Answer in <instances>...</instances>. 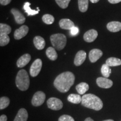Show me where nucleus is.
Here are the masks:
<instances>
[{
    "label": "nucleus",
    "instance_id": "412c9836",
    "mask_svg": "<svg viewBox=\"0 0 121 121\" xmlns=\"http://www.w3.org/2000/svg\"><path fill=\"white\" fill-rule=\"evenodd\" d=\"M105 64H107L109 67L120 66L121 65V60L115 57H110L106 60Z\"/></svg>",
    "mask_w": 121,
    "mask_h": 121
},
{
    "label": "nucleus",
    "instance_id": "bb28decb",
    "mask_svg": "<svg viewBox=\"0 0 121 121\" xmlns=\"http://www.w3.org/2000/svg\"><path fill=\"white\" fill-rule=\"evenodd\" d=\"M10 100L9 98L3 96L0 98V109L2 110L7 108L10 104Z\"/></svg>",
    "mask_w": 121,
    "mask_h": 121
},
{
    "label": "nucleus",
    "instance_id": "b1692460",
    "mask_svg": "<svg viewBox=\"0 0 121 121\" xmlns=\"http://www.w3.org/2000/svg\"><path fill=\"white\" fill-rule=\"evenodd\" d=\"M78 9L82 13H85L88 9L89 0H78Z\"/></svg>",
    "mask_w": 121,
    "mask_h": 121
},
{
    "label": "nucleus",
    "instance_id": "9b49d317",
    "mask_svg": "<svg viewBox=\"0 0 121 121\" xmlns=\"http://www.w3.org/2000/svg\"><path fill=\"white\" fill-rule=\"evenodd\" d=\"M103 56V52L99 49H93L89 53V60L91 63H94L101 58Z\"/></svg>",
    "mask_w": 121,
    "mask_h": 121
},
{
    "label": "nucleus",
    "instance_id": "7ed1b4c3",
    "mask_svg": "<svg viewBox=\"0 0 121 121\" xmlns=\"http://www.w3.org/2000/svg\"><path fill=\"white\" fill-rule=\"evenodd\" d=\"M16 86L19 90L26 91L28 89L30 85V79L28 72L25 69L20 70L16 76L15 80Z\"/></svg>",
    "mask_w": 121,
    "mask_h": 121
},
{
    "label": "nucleus",
    "instance_id": "cd10ccee",
    "mask_svg": "<svg viewBox=\"0 0 121 121\" xmlns=\"http://www.w3.org/2000/svg\"><path fill=\"white\" fill-rule=\"evenodd\" d=\"M42 20L46 24L51 25L54 22V17L50 14H45L42 17Z\"/></svg>",
    "mask_w": 121,
    "mask_h": 121
},
{
    "label": "nucleus",
    "instance_id": "72a5a7b5",
    "mask_svg": "<svg viewBox=\"0 0 121 121\" xmlns=\"http://www.w3.org/2000/svg\"><path fill=\"white\" fill-rule=\"evenodd\" d=\"M7 117L6 115L3 114L1 115V117H0V121H7Z\"/></svg>",
    "mask_w": 121,
    "mask_h": 121
},
{
    "label": "nucleus",
    "instance_id": "c9c22d12",
    "mask_svg": "<svg viewBox=\"0 0 121 121\" xmlns=\"http://www.w3.org/2000/svg\"><path fill=\"white\" fill-rule=\"evenodd\" d=\"M85 121H94L92 118H91L88 117V118H87L85 119Z\"/></svg>",
    "mask_w": 121,
    "mask_h": 121
},
{
    "label": "nucleus",
    "instance_id": "423d86ee",
    "mask_svg": "<svg viewBox=\"0 0 121 121\" xmlns=\"http://www.w3.org/2000/svg\"><path fill=\"white\" fill-rule=\"evenodd\" d=\"M48 107L53 110H59L63 107V103L58 98H51L47 102Z\"/></svg>",
    "mask_w": 121,
    "mask_h": 121
},
{
    "label": "nucleus",
    "instance_id": "4468645a",
    "mask_svg": "<svg viewBox=\"0 0 121 121\" xmlns=\"http://www.w3.org/2000/svg\"><path fill=\"white\" fill-rule=\"evenodd\" d=\"M30 60H31V56H30V54L28 53L25 54L18 59L16 64H17L18 67H24L29 62Z\"/></svg>",
    "mask_w": 121,
    "mask_h": 121
},
{
    "label": "nucleus",
    "instance_id": "39448f33",
    "mask_svg": "<svg viewBox=\"0 0 121 121\" xmlns=\"http://www.w3.org/2000/svg\"><path fill=\"white\" fill-rule=\"evenodd\" d=\"M45 99V94L41 91L36 92L33 95L31 104L34 107H38L42 105L44 102Z\"/></svg>",
    "mask_w": 121,
    "mask_h": 121
},
{
    "label": "nucleus",
    "instance_id": "dca6fc26",
    "mask_svg": "<svg viewBox=\"0 0 121 121\" xmlns=\"http://www.w3.org/2000/svg\"><path fill=\"white\" fill-rule=\"evenodd\" d=\"M60 28L65 30H71V29L75 26L74 23L71 20L68 19H61L59 22Z\"/></svg>",
    "mask_w": 121,
    "mask_h": 121
},
{
    "label": "nucleus",
    "instance_id": "5701e85b",
    "mask_svg": "<svg viewBox=\"0 0 121 121\" xmlns=\"http://www.w3.org/2000/svg\"><path fill=\"white\" fill-rule=\"evenodd\" d=\"M46 55L49 60H55L57 59L58 55L55 49L53 47H49L46 51Z\"/></svg>",
    "mask_w": 121,
    "mask_h": 121
},
{
    "label": "nucleus",
    "instance_id": "20e7f679",
    "mask_svg": "<svg viewBox=\"0 0 121 121\" xmlns=\"http://www.w3.org/2000/svg\"><path fill=\"white\" fill-rule=\"evenodd\" d=\"M51 43L54 48L60 51L65 47L67 42L66 37L63 34H54L51 36L50 38Z\"/></svg>",
    "mask_w": 121,
    "mask_h": 121
},
{
    "label": "nucleus",
    "instance_id": "aec40b11",
    "mask_svg": "<svg viewBox=\"0 0 121 121\" xmlns=\"http://www.w3.org/2000/svg\"><path fill=\"white\" fill-rule=\"evenodd\" d=\"M89 89V85L86 82H81L76 86L78 93L80 95L84 94Z\"/></svg>",
    "mask_w": 121,
    "mask_h": 121
},
{
    "label": "nucleus",
    "instance_id": "2f4dec72",
    "mask_svg": "<svg viewBox=\"0 0 121 121\" xmlns=\"http://www.w3.org/2000/svg\"><path fill=\"white\" fill-rule=\"evenodd\" d=\"M79 33V29L76 26H73V28L71 29L70 33L72 36L77 35Z\"/></svg>",
    "mask_w": 121,
    "mask_h": 121
},
{
    "label": "nucleus",
    "instance_id": "0eeeda50",
    "mask_svg": "<svg viewBox=\"0 0 121 121\" xmlns=\"http://www.w3.org/2000/svg\"><path fill=\"white\" fill-rule=\"evenodd\" d=\"M42 61L40 59H37L32 63L30 69V74L32 77L38 75L42 69Z\"/></svg>",
    "mask_w": 121,
    "mask_h": 121
},
{
    "label": "nucleus",
    "instance_id": "a211bd4d",
    "mask_svg": "<svg viewBox=\"0 0 121 121\" xmlns=\"http://www.w3.org/2000/svg\"><path fill=\"white\" fill-rule=\"evenodd\" d=\"M34 44L37 49L42 50L44 48L45 45V40L40 36H36L33 40Z\"/></svg>",
    "mask_w": 121,
    "mask_h": 121
},
{
    "label": "nucleus",
    "instance_id": "e433bc0d",
    "mask_svg": "<svg viewBox=\"0 0 121 121\" xmlns=\"http://www.w3.org/2000/svg\"><path fill=\"white\" fill-rule=\"evenodd\" d=\"M90 1L93 4H95V3H97L98 2H99V0H90Z\"/></svg>",
    "mask_w": 121,
    "mask_h": 121
},
{
    "label": "nucleus",
    "instance_id": "f8f14e48",
    "mask_svg": "<svg viewBox=\"0 0 121 121\" xmlns=\"http://www.w3.org/2000/svg\"><path fill=\"white\" fill-rule=\"evenodd\" d=\"M86 58V53L85 51H78L76 54L75 60H74V64L76 66H80L84 62Z\"/></svg>",
    "mask_w": 121,
    "mask_h": 121
},
{
    "label": "nucleus",
    "instance_id": "2eb2a0df",
    "mask_svg": "<svg viewBox=\"0 0 121 121\" xmlns=\"http://www.w3.org/2000/svg\"><path fill=\"white\" fill-rule=\"evenodd\" d=\"M28 118V113L24 108L20 109L18 111L13 121H27Z\"/></svg>",
    "mask_w": 121,
    "mask_h": 121
},
{
    "label": "nucleus",
    "instance_id": "a878e982",
    "mask_svg": "<svg viewBox=\"0 0 121 121\" xmlns=\"http://www.w3.org/2000/svg\"><path fill=\"white\" fill-rule=\"evenodd\" d=\"M101 72H102L104 78H108L111 73V69L110 67L107 64L103 65L102 68H101Z\"/></svg>",
    "mask_w": 121,
    "mask_h": 121
},
{
    "label": "nucleus",
    "instance_id": "6ab92c4d",
    "mask_svg": "<svg viewBox=\"0 0 121 121\" xmlns=\"http://www.w3.org/2000/svg\"><path fill=\"white\" fill-rule=\"evenodd\" d=\"M30 4H30V2H26L25 3V4H24V5L23 9L24 10H25V13H27L28 16H34L35 15L38 14V13H39V11H40L39 7H37V10H33V9L30 8Z\"/></svg>",
    "mask_w": 121,
    "mask_h": 121
},
{
    "label": "nucleus",
    "instance_id": "4c0bfd02",
    "mask_svg": "<svg viewBox=\"0 0 121 121\" xmlns=\"http://www.w3.org/2000/svg\"><path fill=\"white\" fill-rule=\"evenodd\" d=\"M103 121H113V119H107V120H104Z\"/></svg>",
    "mask_w": 121,
    "mask_h": 121
},
{
    "label": "nucleus",
    "instance_id": "9d476101",
    "mask_svg": "<svg viewBox=\"0 0 121 121\" xmlns=\"http://www.w3.org/2000/svg\"><path fill=\"white\" fill-rule=\"evenodd\" d=\"M98 35V33L96 30L94 29L89 30L84 34V39L87 43H91L94 41Z\"/></svg>",
    "mask_w": 121,
    "mask_h": 121
},
{
    "label": "nucleus",
    "instance_id": "f03ea898",
    "mask_svg": "<svg viewBox=\"0 0 121 121\" xmlns=\"http://www.w3.org/2000/svg\"><path fill=\"white\" fill-rule=\"evenodd\" d=\"M81 104L86 108L95 110H100L103 108V103L102 100L92 94H85L82 96Z\"/></svg>",
    "mask_w": 121,
    "mask_h": 121
},
{
    "label": "nucleus",
    "instance_id": "4be33fe9",
    "mask_svg": "<svg viewBox=\"0 0 121 121\" xmlns=\"http://www.w3.org/2000/svg\"><path fill=\"white\" fill-rule=\"evenodd\" d=\"M69 102L73 104H79L82 102V97L78 94H71L69 95L67 98Z\"/></svg>",
    "mask_w": 121,
    "mask_h": 121
},
{
    "label": "nucleus",
    "instance_id": "393cba45",
    "mask_svg": "<svg viewBox=\"0 0 121 121\" xmlns=\"http://www.w3.org/2000/svg\"><path fill=\"white\" fill-rule=\"evenodd\" d=\"M11 28L5 24H0V35H8L11 33Z\"/></svg>",
    "mask_w": 121,
    "mask_h": 121
},
{
    "label": "nucleus",
    "instance_id": "ddd939ff",
    "mask_svg": "<svg viewBox=\"0 0 121 121\" xmlns=\"http://www.w3.org/2000/svg\"><path fill=\"white\" fill-rule=\"evenodd\" d=\"M11 13H13L15 18V20L18 24H22L25 21V17L19 10L16 9H13L11 10Z\"/></svg>",
    "mask_w": 121,
    "mask_h": 121
},
{
    "label": "nucleus",
    "instance_id": "f3484780",
    "mask_svg": "<svg viewBox=\"0 0 121 121\" xmlns=\"http://www.w3.org/2000/svg\"><path fill=\"white\" fill-rule=\"evenodd\" d=\"M107 28L111 32H118L121 30V22H112L107 24Z\"/></svg>",
    "mask_w": 121,
    "mask_h": 121
},
{
    "label": "nucleus",
    "instance_id": "1a4fd4ad",
    "mask_svg": "<svg viewBox=\"0 0 121 121\" xmlns=\"http://www.w3.org/2000/svg\"><path fill=\"white\" fill-rule=\"evenodd\" d=\"M29 31V28L26 25H22L15 31L14 38L16 40H20L26 35Z\"/></svg>",
    "mask_w": 121,
    "mask_h": 121
},
{
    "label": "nucleus",
    "instance_id": "c756f323",
    "mask_svg": "<svg viewBox=\"0 0 121 121\" xmlns=\"http://www.w3.org/2000/svg\"><path fill=\"white\" fill-rule=\"evenodd\" d=\"M71 0H55L57 4L62 9H66Z\"/></svg>",
    "mask_w": 121,
    "mask_h": 121
},
{
    "label": "nucleus",
    "instance_id": "6e6552de",
    "mask_svg": "<svg viewBox=\"0 0 121 121\" xmlns=\"http://www.w3.org/2000/svg\"><path fill=\"white\" fill-rule=\"evenodd\" d=\"M96 84L98 86L104 89H109L113 86V81L108 78L100 77L96 79Z\"/></svg>",
    "mask_w": 121,
    "mask_h": 121
},
{
    "label": "nucleus",
    "instance_id": "f704fd0d",
    "mask_svg": "<svg viewBox=\"0 0 121 121\" xmlns=\"http://www.w3.org/2000/svg\"><path fill=\"white\" fill-rule=\"evenodd\" d=\"M108 1L112 4H116L121 2V0H108Z\"/></svg>",
    "mask_w": 121,
    "mask_h": 121
},
{
    "label": "nucleus",
    "instance_id": "f257e3e1",
    "mask_svg": "<svg viewBox=\"0 0 121 121\" xmlns=\"http://www.w3.org/2000/svg\"><path fill=\"white\" fill-rule=\"evenodd\" d=\"M75 76L71 72L67 71L60 73L54 81V87L61 93H66L75 82Z\"/></svg>",
    "mask_w": 121,
    "mask_h": 121
},
{
    "label": "nucleus",
    "instance_id": "473e14b6",
    "mask_svg": "<svg viewBox=\"0 0 121 121\" xmlns=\"http://www.w3.org/2000/svg\"><path fill=\"white\" fill-rule=\"evenodd\" d=\"M11 2V0H0V4L2 5H7Z\"/></svg>",
    "mask_w": 121,
    "mask_h": 121
},
{
    "label": "nucleus",
    "instance_id": "7c9ffc66",
    "mask_svg": "<svg viewBox=\"0 0 121 121\" xmlns=\"http://www.w3.org/2000/svg\"><path fill=\"white\" fill-rule=\"evenodd\" d=\"M58 121H75V120L71 116L65 114L62 115L59 118Z\"/></svg>",
    "mask_w": 121,
    "mask_h": 121
},
{
    "label": "nucleus",
    "instance_id": "c85d7f7f",
    "mask_svg": "<svg viewBox=\"0 0 121 121\" xmlns=\"http://www.w3.org/2000/svg\"><path fill=\"white\" fill-rule=\"evenodd\" d=\"M10 42V37L8 35H0V45L5 46Z\"/></svg>",
    "mask_w": 121,
    "mask_h": 121
}]
</instances>
